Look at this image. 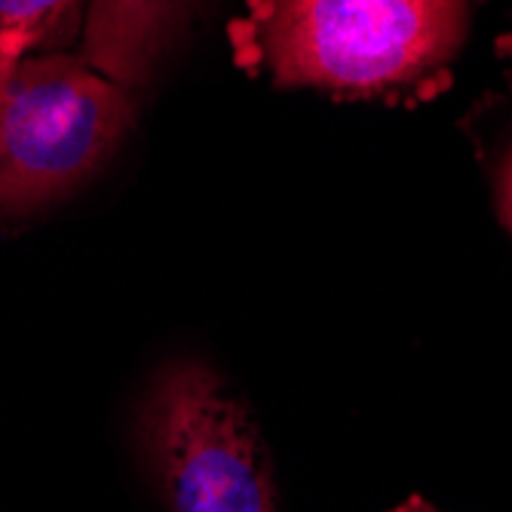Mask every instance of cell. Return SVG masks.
<instances>
[{
	"instance_id": "4",
	"label": "cell",
	"mask_w": 512,
	"mask_h": 512,
	"mask_svg": "<svg viewBox=\"0 0 512 512\" xmlns=\"http://www.w3.org/2000/svg\"><path fill=\"white\" fill-rule=\"evenodd\" d=\"M200 0H89L80 59L135 92L188 31Z\"/></svg>"
},
{
	"instance_id": "6",
	"label": "cell",
	"mask_w": 512,
	"mask_h": 512,
	"mask_svg": "<svg viewBox=\"0 0 512 512\" xmlns=\"http://www.w3.org/2000/svg\"><path fill=\"white\" fill-rule=\"evenodd\" d=\"M470 135L491 184L497 218L512 234V77L503 96H488L476 108Z\"/></svg>"
},
{
	"instance_id": "2",
	"label": "cell",
	"mask_w": 512,
	"mask_h": 512,
	"mask_svg": "<svg viewBox=\"0 0 512 512\" xmlns=\"http://www.w3.org/2000/svg\"><path fill=\"white\" fill-rule=\"evenodd\" d=\"M135 92L80 56H28L0 74V212L71 194L120 148Z\"/></svg>"
},
{
	"instance_id": "3",
	"label": "cell",
	"mask_w": 512,
	"mask_h": 512,
	"mask_svg": "<svg viewBox=\"0 0 512 512\" xmlns=\"http://www.w3.org/2000/svg\"><path fill=\"white\" fill-rule=\"evenodd\" d=\"M138 448L169 512H279L273 460L240 396L181 359L138 411Z\"/></svg>"
},
{
	"instance_id": "5",
	"label": "cell",
	"mask_w": 512,
	"mask_h": 512,
	"mask_svg": "<svg viewBox=\"0 0 512 512\" xmlns=\"http://www.w3.org/2000/svg\"><path fill=\"white\" fill-rule=\"evenodd\" d=\"M89 0H0V74L83 40Z\"/></svg>"
},
{
	"instance_id": "7",
	"label": "cell",
	"mask_w": 512,
	"mask_h": 512,
	"mask_svg": "<svg viewBox=\"0 0 512 512\" xmlns=\"http://www.w3.org/2000/svg\"><path fill=\"white\" fill-rule=\"evenodd\" d=\"M390 512H442V509H436L430 500H424V497H408L405 503H399L396 509H390Z\"/></svg>"
},
{
	"instance_id": "1",
	"label": "cell",
	"mask_w": 512,
	"mask_h": 512,
	"mask_svg": "<svg viewBox=\"0 0 512 512\" xmlns=\"http://www.w3.org/2000/svg\"><path fill=\"white\" fill-rule=\"evenodd\" d=\"M485 0H246L227 40L279 89L417 108L454 80Z\"/></svg>"
}]
</instances>
